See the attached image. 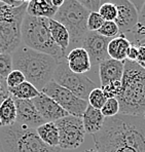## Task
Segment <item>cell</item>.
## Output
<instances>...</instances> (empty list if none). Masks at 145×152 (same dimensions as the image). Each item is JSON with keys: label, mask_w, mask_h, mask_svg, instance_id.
I'll list each match as a JSON object with an SVG mask.
<instances>
[{"label": "cell", "mask_w": 145, "mask_h": 152, "mask_svg": "<svg viewBox=\"0 0 145 152\" xmlns=\"http://www.w3.org/2000/svg\"><path fill=\"white\" fill-rule=\"evenodd\" d=\"M93 140L99 152H145V118L124 114L105 118Z\"/></svg>", "instance_id": "6da1fadb"}, {"label": "cell", "mask_w": 145, "mask_h": 152, "mask_svg": "<svg viewBox=\"0 0 145 152\" xmlns=\"http://www.w3.org/2000/svg\"><path fill=\"white\" fill-rule=\"evenodd\" d=\"M13 69L21 71L26 81L32 83L40 91L53 80L58 60L50 55L39 53L21 43L12 53Z\"/></svg>", "instance_id": "7a4b0ae2"}, {"label": "cell", "mask_w": 145, "mask_h": 152, "mask_svg": "<svg viewBox=\"0 0 145 152\" xmlns=\"http://www.w3.org/2000/svg\"><path fill=\"white\" fill-rule=\"evenodd\" d=\"M119 114L143 116L145 113V69L136 62L124 61L122 93L116 98Z\"/></svg>", "instance_id": "3957f363"}, {"label": "cell", "mask_w": 145, "mask_h": 152, "mask_svg": "<svg viewBox=\"0 0 145 152\" xmlns=\"http://www.w3.org/2000/svg\"><path fill=\"white\" fill-rule=\"evenodd\" d=\"M50 19L25 15L21 27L22 43L39 53L50 55L57 59H65L63 51L53 41L50 30Z\"/></svg>", "instance_id": "277c9868"}, {"label": "cell", "mask_w": 145, "mask_h": 152, "mask_svg": "<svg viewBox=\"0 0 145 152\" xmlns=\"http://www.w3.org/2000/svg\"><path fill=\"white\" fill-rule=\"evenodd\" d=\"M0 143L3 152H61L59 147L46 145L36 129H31L18 122L0 127Z\"/></svg>", "instance_id": "5b68a950"}, {"label": "cell", "mask_w": 145, "mask_h": 152, "mask_svg": "<svg viewBox=\"0 0 145 152\" xmlns=\"http://www.w3.org/2000/svg\"><path fill=\"white\" fill-rule=\"evenodd\" d=\"M90 12L76 0H65L63 5L56 12L53 20L61 23L70 35L69 50L70 48H72L71 50L81 48L82 40L89 32L86 22Z\"/></svg>", "instance_id": "8992f818"}, {"label": "cell", "mask_w": 145, "mask_h": 152, "mask_svg": "<svg viewBox=\"0 0 145 152\" xmlns=\"http://www.w3.org/2000/svg\"><path fill=\"white\" fill-rule=\"evenodd\" d=\"M27 5L13 7L0 2V53H12L22 43L21 27Z\"/></svg>", "instance_id": "52a82bcc"}, {"label": "cell", "mask_w": 145, "mask_h": 152, "mask_svg": "<svg viewBox=\"0 0 145 152\" xmlns=\"http://www.w3.org/2000/svg\"><path fill=\"white\" fill-rule=\"evenodd\" d=\"M53 80L74 94L76 97L88 101L90 93L96 88V83L84 74H77L69 69L66 58L58 61Z\"/></svg>", "instance_id": "ba28073f"}, {"label": "cell", "mask_w": 145, "mask_h": 152, "mask_svg": "<svg viewBox=\"0 0 145 152\" xmlns=\"http://www.w3.org/2000/svg\"><path fill=\"white\" fill-rule=\"evenodd\" d=\"M40 91L52 98L53 101L58 103L64 110L68 112L69 115L82 117L84 111L89 106L88 101L76 97L74 94L63 86H59L53 80L48 82Z\"/></svg>", "instance_id": "9c48e42d"}, {"label": "cell", "mask_w": 145, "mask_h": 152, "mask_svg": "<svg viewBox=\"0 0 145 152\" xmlns=\"http://www.w3.org/2000/svg\"><path fill=\"white\" fill-rule=\"evenodd\" d=\"M55 124L59 129L60 149H76L83 143L86 131L81 117L68 115L57 120Z\"/></svg>", "instance_id": "30bf717a"}, {"label": "cell", "mask_w": 145, "mask_h": 152, "mask_svg": "<svg viewBox=\"0 0 145 152\" xmlns=\"http://www.w3.org/2000/svg\"><path fill=\"white\" fill-rule=\"evenodd\" d=\"M109 41H110V38L102 36L98 32L89 31L86 33L82 40L81 48H83L90 56L92 66L100 65L102 62L109 59L108 51H107Z\"/></svg>", "instance_id": "8fae6325"}, {"label": "cell", "mask_w": 145, "mask_h": 152, "mask_svg": "<svg viewBox=\"0 0 145 152\" xmlns=\"http://www.w3.org/2000/svg\"><path fill=\"white\" fill-rule=\"evenodd\" d=\"M117 8V18L115 20L119 29V34H126L136 26L139 20V12L128 0H110Z\"/></svg>", "instance_id": "7c38bea8"}, {"label": "cell", "mask_w": 145, "mask_h": 152, "mask_svg": "<svg viewBox=\"0 0 145 152\" xmlns=\"http://www.w3.org/2000/svg\"><path fill=\"white\" fill-rule=\"evenodd\" d=\"M32 102L44 122H56L57 120L69 115L68 112L64 110L58 103L42 91H40L38 96L32 100Z\"/></svg>", "instance_id": "4fadbf2b"}, {"label": "cell", "mask_w": 145, "mask_h": 152, "mask_svg": "<svg viewBox=\"0 0 145 152\" xmlns=\"http://www.w3.org/2000/svg\"><path fill=\"white\" fill-rule=\"evenodd\" d=\"M17 107V122L31 129H37L44 124L32 100L13 99Z\"/></svg>", "instance_id": "5bb4252c"}, {"label": "cell", "mask_w": 145, "mask_h": 152, "mask_svg": "<svg viewBox=\"0 0 145 152\" xmlns=\"http://www.w3.org/2000/svg\"><path fill=\"white\" fill-rule=\"evenodd\" d=\"M124 62L116 61L113 59H107L99 65V76L101 86L110 82L122 81L124 75Z\"/></svg>", "instance_id": "9a60e30c"}, {"label": "cell", "mask_w": 145, "mask_h": 152, "mask_svg": "<svg viewBox=\"0 0 145 152\" xmlns=\"http://www.w3.org/2000/svg\"><path fill=\"white\" fill-rule=\"evenodd\" d=\"M66 61L72 72L77 74H84L92 68L90 56L83 48H75L67 53Z\"/></svg>", "instance_id": "2e32d148"}, {"label": "cell", "mask_w": 145, "mask_h": 152, "mask_svg": "<svg viewBox=\"0 0 145 152\" xmlns=\"http://www.w3.org/2000/svg\"><path fill=\"white\" fill-rule=\"evenodd\" d=\"M81 118L86 133L91 134L92 136L102 129L104 121H105V117L103 116L101 110L94 108L91 105L88 106Z\"/></svg>", "instance_id": "e0dca14e"}, {"label": "cell", "mask_w": 145, "mask_h": 152, "mask_svg": "<svg viewBox=\"0 0 145 152\" xmlns=\"http://www.w3.org/2000/svg\"><path fill=\"white\" fill-rule=\"evenodd\" d=\"M131 45H132L131 42L122 34L112 38L109 41L108 48H107L109 58L116 61L124 62L127 60V55Z\"/></svg>", "instance_id": "ac0fdd59"}, {"label": "cell", "mask_w": 145, "mask_h": 152, "mask_svg": "<svg viewBox=\"0 0 145 152\" xmlns=\"http://www.w3.org/2000/svg\"><path fill=\"white\" fill-rule=\"evenodd\" d=\"M58 8L53 5L52 0H31L27 5L26 13L36 18L53 19Z\"/></svg>", "instance_id": "d6986e66"}, {"label": "cell", "mask_w": 145, "mask_h": 152, "mask_svg": "<svg viewBox=\"0 0 145 152\" xmlns=\"http://www.w3.org/2000/svg\"><path fill=\"white\" fill-rule=\"evenodd\" d=\"M48 24H50L51 34L53 41L61 48L64 56L66 57L69 51V45H70V35L68 30L61 23L55 21L53 19H50Z\"/></svg>", "instance_id": "ffe728a7"}, {"label": "cell", "mask_w": 145, "mask_h": 152, "mask_svg": "<svg viewBox=\"0 0 145 152\" xmlns=\"http://www.w3.org/2000/svg\"><path fill=\"white\" fill-rule=\"evenodd\" d=\"M17 122V107L12 96L0 105V127L10 126Z\"/></svg>", "instance_id": "44dd1931"}, {"label": "cell", "mask_w": 145, "mask_h": 152, "mask_svg": "<svg viewBox=\"0 0 145 152\" xmlns=\"http://www.w3.org/2000/svg\"><path fill=\"white\" fill-rule=\"evenodd\" d=\"M39 138L51 147H59V129L55 122H44L36 129Z\"/></svg>", "instance_id": "7402d4cb"}, {"label": "cell", "mask_w": 145, "mask_h": 152, "mask_svg": "<svg viewBox=\"0 0 145 152\" xmlns=\"http://www.w3.org/2000/svg\"><path fill=\"white\" fill-rule=\"evenodd\" d=\"M8 91L13 99L18 100H33L40 93L32 83L28 81H24L15 88H8Z\"/></svg>", "instance_id": "603a6c76"}, {"label": "cell", "mask_w": 145, "mask_h": 152, "mask_svg": "<svg viewBox=\"0 0 145 152\" xmlns=\"http://www.w3.org/2000/svg\"><path fill=\"white\" fill-rule=\"evenodd\" d=\"M124 37L131 42L132 45L138 46L141 40L145 39V4L142 7L141 12H139V20L136 26L130 32L126 33Z\"/></svg>", "instance_id": "cb8c5ba5"}, {"label": "cell", "mask_w": 145, "mask_h": 152, "mask_svg": "<svg viewBox=\"0 0 145 152\" xmlns=\"http://www.w3.org/2000/svg\"><path fill=\"white\" fill-rule=\"evenodd\" d=\"M106 101H107V98L105 97V95H104L101 88H94L90 93L88 98L89 105H91V106L96 109H99V110H101Z\"/></svg>", "instance_id": "d4e9b609"}, {"label": "cell", "mask_w": 145, "mask_h": 152, "mask_svg": "<svg viewBox=\"0 0 145 152\" xmlns=\"http://www.w3.org/2000/svg\"><path fill=\"white\" fill-rule=\"evenodd\" d=\"M97 32L99 33L100 35H102V36L112 39V38L119 35V29L115 22L105 21L103 23V25L101 26V28H100Z\"/></svg>", "instance_id": "484cf974"}, {"label": "cell", "mask_w": 145, "mask_h": 152, "mask_svg": "<svg viewBox=\"0 0 145 152\" xmlns=\"http://www.w3.org/2000/svg\"><path fill=\"white\" fill-rule=\"evenodd\" d=\"M13 70L12 53H0V77L6 79Z\"/></svg>", "instance_id": "4316f807"}, {"label": "cell", "mask_w": 145, "mask_h": 152, "mask_svg": "<svg viewBox=\"0 0 145 152\" xmlns=\"http://www.w3.org/2000/svg\"><path fill=\"white\" fill-rule=\"evenodd\" d=\"M98 12L100 13L104 21H112L114 22L117 18V8L112 2H106L99 8Z\"/></svg>", "instance_id": "83f0119b"}, {"label": "cell", "mask_w": 145, "mask_h": 152, "mask_svg": "<svg viewBox=\"0 0 145 152\" xmlns=\"http://www.w3.org/2000/svg\"><path fill=\"white\" fill-rule=\"evenodd\" d=\"M101 112L105 118L113 117V116L119 114V103L116 98H111L107 99L104 106L102 107Z\"/></svg>", "instance_id": "f1b7e54d"}, {"label": "cell", "mask_w": 145, "mask_h": 152, "mask_svg": "<svg viewBox=\"0 0 145 152\" xmlns=\"http://www.w3.org/2000/svg\"><path fill=\"white\" fill-rule=\"evenodd\" d=\"M103 18L100 15V13L98 12H91L88 18V22H86V27H88L89 31L92 32H97L101 26L104 23Z\"/></svg>", "instance_id": "f546056e"}, {"label": "cell", "mask_w": 145, "mask_h": 152, "mask_svg": "<svg viewBox=\"0 0 145 152\" xmlns=\"http://www.w3.org/2000/svg\"><path fill=\"white\" fill-rule=\"evenodd\" d=\"M104 95L107 99L111 98H117L119 94L122 93V81H114L106 84L104 86H101Z\"/></svg>", "instance_id": "4dcf8cb0"}, {"label": "cell", "mask_w": 145, "mask_h": 152, "mask_svg": "<svg viewBox=\"0 0 145 152\" xmlns=\"http://www.w3.org/2000/svg\"><path fill=\"white\" fill-rule=\"evenodd\" d=\"M5 81H6V84H7V88H15V86H20L21 83H23L24 81H26V79H25V76H24V74L21 71L13 69L12 72L8 74L7 77H6Z\"/></svg>", "instance_id": "1f68e13d"}, {"label": "cell", "mask_w": 145, "mask_h": 152, "mask_svg": "<svg viewBox=\"0 0 145 152\" xmlns=\"http://www.w3.org/2000/svg\"><path fill=\"white\" fill-rule=\"evenodd\" d=\"M76 1H78L90 12H98L101 5H103L106 2H109L110 0H76Z\"/></svg>", "instance_id": "d6a6232c"}, {"label": "cell", "mask_w": 145, "mask_h": 152, "mask_svg": "<svg viewBox=\"0 0 145 152\" xmlns=\"http://www.w3.org/2000/svg\"><path fill=\"white\" fill-rule=\"evenodd\" d=\"M10 91H8L7 84H6L5 79L0 77V105L7 97H10Z\"/></svg>", "instance_id": "836d02e7"}, {"label": "cell", "mask_w": 145, "mask_h": 152, "mask_svg": "<svg viewBox=\"0 0 145 152\" xmlns=\"http://www.w3.org/2000/svg\"><path fill=\"white\" fill-rule=\"evenodd\" d=\"M136 63L140 66L145 65V46H138V57Z\"/></svg>", "instance_id": "e575fe53"}, {"label": "cell", "mask_w": 145, "mask_h": 152, "mask_svg": "<svg viewBox=\"0 0 145 152\" xmlns=\"http://www.w3.org/2000/svg\"><path fill=\"white\" fill-rule=\"evenodd\" d=\"M137 57H138V48L137 46L131 45L130 50L128 51V55H127V60L132 61V62H136Z\"/></svg>", "instance_id": "d590c367"}, {"label": "cell", "mask_w": 145, "mask_h": 152, "mask_svg": "<svg viewBox=\"0 0 145 152\" xmlns=\"http://www.w3.org/2000/svg\"><path fill=\"white\" fill-rule=\"evenodd\" d=\"M30 1L31 0H0V2H2V3L13 6V7H17V6H20L24 3H29Z\"/></svg>", "instance_id": "8d00e7d4"}, {"label": "cell", "mask_w": 145, "mask_h": 152, "mask_svg": "<svg viewBox=\"0 0 145 152\" xmlns=\"http://www.w3.org/2000/svg\"><path fill=\"white\" fill-rule=\"evenodd\" d=\"M128 1H130L132 3L139 12H141L142 7H143L145 4V0H128Z\"/></svg>", "instance_id": "74e56055"}, {"label": "cell", "mask_w": 145, "mask_h": 152, "mask_svg": "<svg viewBox=\"0 0 145 152\" xmlns=\"http://www.w3.org/2000/svg\"><path fill=\"white\" fill-rule=\"evenodd\" d=\"M64 2H65V0H52L53 5L55 6L56 8H58V10H59V8L63 5Z\"/></svg>", "instance_id": "f35d334b"}, {"label": "cell", "mask_w": 145, "mask_h": 152, "mask_svg": "<svg viewBox=\"0 0 145 152\" xmlns=\"http://www.w3.org/2000/svg\"><path fill=\"white\" fill-rule=\"evenodd\" d=\"M138 46H145V39L141 40V41L139 42V44H138ZM137 46V48H138Z\"/></svg>", "instance_id": "ab89813d"}, {"label": "cell", "mask_w": 145, "mask_h": 152, "mask_svg": "<svg viewBox=\"0 0 145 152\" xmlns=\"http://www.w3.org/2000/svg\"><path fill=\"white\" fill-rule=\"evenodd\" d=\"M84 152H99V151L97 149H88V150H86Z\"/></svg>", "instance_id": "60d3db41"}, {"label": "cell", "mask_w": 145, "mask_h": 152, "mask_svg": "<svg viewBox=\"0 0 145 152\" xmlns=\"http://www.w3.org/2000/svg\"><path fill=\"white\" fill-rule=\"evenodd\" d=\"M0 152H3V151H2V147H1V143H0Z\"/></svg>", "instance_id": "b9f144b4"}, {"label": "cell", "mask_w": 145, "mask_h": 152, "mask_svg": "<svg viewBox=\"0 0 145 152\" xmlns=\"http://www.w3.org/2000/svg\"><path fill=\"white\" fill-rule=\"evenodd\" d=\"M143 117H144V118H145V113H144V115H143Z\"/></svg>", "instance_id": "7bdbcfd3"}]
</instances>
